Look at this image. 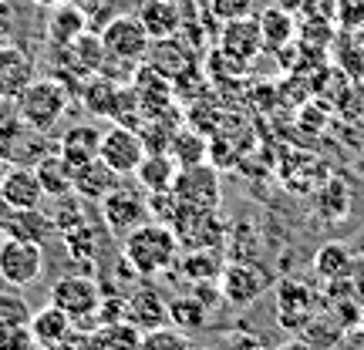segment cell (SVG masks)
<instances>
[{
  "label": "cell",
  "instance_id": "bcb514c9",
  "mask_svg": "<svg viewBox=\"0 0 364 350\" xmlns=\"http://www.w3.org/2000/svg\"><path fill=\"white\" fill-rule=\"evenodd\" d=\"M176 4H189V0H176Z\"/></svg>",
  "mask_w": 364,
  "mask_h": 350
},
{
  "label": "cell",
  "instance_id": "83f0119b",
  "mask_svg": "<svg viewBox=\"0 0 364 350\" xmlns=\"http://www.w3.org/2000/svg\"><path fill=\"white\" fill-rule=\"evenodd\" d=\"M41 185H44V195H54V199H65V195L75 192V172L68 169V162L58 152L54 155H44L34 165Z\"/></svg>",
  "mask_w": 364,
  "mask_h": 350
},
{
  "label": "cell",
  "instance_id": "d6986e66",
  "mask_svg": "<svg viewBox=\"0 0 364 350\" xmlns=\"http://www.w3.org/2000/svg\"><path fill=\"white\" fill-rule=\"evenodd\" d=\"M139 21H142L145 34L152 40L176 38L182 31V4H176V0H142Z\"/></svg>",
  "mask_w": 364,
  "mask_h": 350
},
{
  "label": "cell",
  "instance_id": "f1b7e54d",
  "mask_svg": "<svg viewBox=\"0 0 364 350\" xmlns=\"http://www.w3.org/2000/svg\"><path fill=\"white\" fill-rule=\"evenodd\" d=\"M65 51H71V58H75V67H78L81 75H88V78H95V75H102L105 61H108V54H105V44H102V34H91V31H85L71 48H65Z\"/></svg>",
  "mask_w": 364,
  "mask_h": 350
},
{
  "label": "cell",
  "instance_id": "6da1fadb",
  "mask_svg": "<svg viewBox=\"0 0 364 350\" xmlns=\"http://www.w3.org/2000/svg\"><path fill=\"white\" fill-rule=\"evenodd\" d=\"M179 236L166 222H142L132 233L122 236V256L132 273L139 276H159L179 263Z\"/></svg>",
  "mask_w": 364,
  "mask_h": 350
},
{
  "label": "cell",
  "instance_id": "ac0fdd59",
  "mask_svg": "<svg viewBox=\"0 0 364 350\" xmlns=\"http://www.w3.org/2000/svg\"><path fill=\"white\" fill-rule=\"evenodd\" d=\"M98 148H102V128H95V125H75V128H68V135L61 138L58 155L65 158L71 172H78V169H85L88 162L98 158Z\"/></svg>",
  "mask_w": 364,
  "mask_h": 350
},
{
  "label": "cell",
  "instance_id": "3957f363",
  "mask_svg": "<svg viewBox=\"0 0 364 350\" xmlns=\"http://www.w3.org/2000/svg\"><path fill=\"white\" fill-rule=\"evenodd\" d=\"M102 283L95 276H85V273H71V276H61L58 283L51 286V303L61 307V310L71 317L75 330L81 334H91L95 327H102L98 320V303H102Z\"/></svg>",
  "mask_w": 364,
  "mask_h": 350
},
{
  "label": "cell",
  "instance_id": "cb8c5ba5",
  "mask_svg": "<svg viewBox=\"0 0 364 350\" xmlns=\"http://www.w3.org/2000/svg\"><path fill=\"white\" fill-rule=\"evenodd\" d=\"M314 273L324 283H338V280H351L354 273V256L344 243H324L314 253Z\"/></svg>",
  "mask_w": 364,
  "mask_h": 350
},
{
  "label": "cell",
  "instance_id": "8fae6325",
  "mask_svg": "<svg viewBox=\"0 0 364 350\" xmlns=\"http://www.w3.org/2000/svg\"><path fill=\"white\" fill-rule=\"evenodd\" d=\"M314 313H317V293L307 283L284 280V283L277 286V320H280V327L300 334Z\"/></svg>",
  "mask_w": 364,
  "mask_h": 350
},
{
  "label": "cell",
  "instance_id": "7c38bea8",
  "mask_svg": "<svg viewBox=\"0 0 364 350\" xmlns=\"http://www.w3.org/2000/svg\"><path fill=\"white\" fill-rule=\"evenodd\" d=\"M263 51V34H260V21L253 17H240V21H230L223 24L220 31V54L233 65H250L257 54Z\"/></svg>",
  "mask_w": 364,
  "mask_h": 350
},
{
  "label": "cell",
  "instance_id": "7bdbcfd3",
  "mask_svg": "<svg viewBox=\"0 0 364 350\" xmlns=\"http://www.w3.org/2000/svg\"><path fill=\"white\" fill-rule=\"evenodd\" d=\"M277 350H317L314 344H307L304 337H294L290 344H284V347H277Z\"/></svg>",
  "mask_w": 364,
  "mask_h": 350
},
{
  "label": "cell",
  "instance_id": "b9f144b4",
  "mask_svg": "<svg viewBox=\"0 0 364 350\" xmlns=\"http://www.w3.org/2000/svg\"><path fill=\"white\" fill-rule=\"evenodd\" d=\"M233 350H267V344L260 337H240L233 344Z\"/></svg>",
  "mask_w": 364,
  "mask_h": 350
},
{
  "label": "cell",
  "instance_id": "ffe728a7",
  "mask_svg": "<svg viewBox=\"0 0 364 350\" xmlns=\"http://www.w3.org/2000/svg\"><path fill=\"white\" fill-rule=\"evenodd\" d=\"M27 327H31V334H34V340H38V347L61 344V340H68L71 334H75L71 317H68L61 307H54V303H48V307H41V310L31 313Z\"/></svg>",
  "mask_w": 364,
  "mask_h": 350
},
{
  "label": "cell",
  "instance_id": "4dcf8cb0",
  "mask_svg": "<svg viewBox=\"0 0 364 350\" xmlns=\"http://www.w3.org/2000/svg\"><path fill=\"white\" fill-rule=\"evenodd\" d=\"M11 212H14V219L4 222L7 236H21V239L41 243L44 236L51 233V222H48V216H44L41 209H11Z\"/></svg>",
  "mask_w": 364,
  "mask_h": 350
},
{
  "label": "cell",
  "instance_id": "5b68a950",
  "mask_svg": "<svg viewBox=\"0 0 364 350\" xmlns=\"http://www.w3.org/2000/svg\"><path fill=\"white\" fill-rule=\"evenodd\" d=\"M44 273V249L34 239H21V236H7L0 243V276L11 286L24 290V286L38 283Z\"/></svg>",
  "mask_w": 364,
  "mask_h": 350
},
{
  "label": "cell",
  "instance_id": "52a82bcc",
  "mask_svg": "<svg viewBox=\"0 0 364 350\" xmlns=\"http://www.w3.org/2000/svg\"><path fill=\"white\" fill-rule=\"evenodd\" d=\"M172 229L179 236L182 249H220L223 246V219L216 209H179V216L172 222Z\"/></svg>",
  "mask_w": 364,
  "mask_h": 350
},
{
  "label": "cell",
  "instance_id": "8992f818",
  "mask_svg": "<svg viewBox=\"0 0 364 350\" xmlns=\"http://www.w3.org/2000/svg\"><path fill=\"white\" fill-rule=\"evenodd\" d=\"M172 192L186 209H220L223 189H220V172L213 169L209 162L199 165H186L176 172Z\"/></svg>",
  "mask_w": 364,
  "mask_h": 350
},
{
  "label": "cell",
  "instance_id": "484cf974",
  "mask_svg": "<svg viewBox=\"0 0 364 350\" xmlns=\"http://www.w3.org/2000/svg\"><path fill=\"white\" fill-rule=\"evenodd\" d=\"M118 179H122V175H118L115 169H108L102 158H95L85 169L75 172V192L85 195V199H98V202H102L112 189H118Z\"/></svg>",
  "mask_w": 364,
  "mask_h": 350
},
{
  "label": "cell",
  "instance_id": "277c9868",
  "mask_svg": "<svg viewBox=\"0 0 364 350\" xmlns=\"http://www.w3.org/2000/svg\"><path fill=\"white\" fill-rule=\"evenodd\" d=\"M102 44H105L108 61H122V65L135 67L145 61L152 38L145 34L139 13H135V17H132V13H122V17H112V21L102 27Z\"/></svg>",
  "mask_w": 364,
  "mask_h": 350
},
{
  "label": "cell",
  "instance_id": "836d02e7",
  "mask_svg": "<svg viewBox=\"0 0 364 350\" xmlns=\"http://www.w3.org/2000/svg\"><path fill=\"white\" fill-rule=\"evenodd\" d=\"M139 350H193V344L186 337V330L162 324V327H156V330H142Z\"/></svg>",
  "mask_w": 364,
  "mask_h": 350
},
{
  "label": "cell",
  "instance_id": "9a60e30c",
  "mask_svg": "<svg viewBox=\"0 0 364 350\" xmlns=\"http://www.w3.org/2000/svg\"><path fill=\"white\" fill-rule=\"evenodd\" d=\"M145 65L152 67V71H159L162 78L176 81L179 75H186V71H193V54H189V48L179 40V34L176 38H159L149 44V54H145Z\"/></svg>",
  "mask_w": 364,
  "mask_h": 350
},
{
  "label": "cell",
  "instance_id": "e0dca14e",
  "mask_svg": "<svg viewBox=\"0 0 364 350\" xmlns=\"http://www.w3.org/2000/svg\"><path fill=\"white\" fill-rule=\"evenodd\" d=\"M125 320L139 330H156V327L169 324V303L162 300L159 290L142 286L132 297H125Z\"/></svg>",
  "mask_w": 364,
  "mask_h": 350
},
{
  "label": "cell",
  "instance_id": "e575fe53",
  "mask_svg": "<svg viewBox=\"0 0 364 350\" xmlns=\"http://www.w3.org/2000/svg\"><path fill=\"white\" fill-rule=\"evenodd\" d=\"M149 216H156V222H166V226H172L176 222V216H179L182 202L176 199V192L172 189H162V192H149Z\"/></svg>",
  "mask_w": 364,
  "mask_h": 350
},
{
  "label": "cell",
  "instance_id": "4316f807",
  "mask_svg": "<svg viewBox=\"0 0 364 350\" xmlns=\"http://www.w3.org/2000/svg\"><path fill=\"white\" fill-rule=\"evenodd\" d=\"M260 21V34H263V48H270V51H284L290 40L297 38V24H294V13L287 11V7H270V11H263Z\"/></svg>",
  "mask_w": 364,
  "mask_h": 350
},
{
  "label": "cell",
  "instance_id": "f546056e",
  "mask_svg": "<svg viewBox=\"0 0 364 350\" xmlns=\"http://www.w3.org/2000/svg\"><path fill=\"white\" fill-rule=\"evenodd\" d=\"M169 155L176 158V165H179V169L206 162V158H209V142H206V135H199V131H182V128H176V131H172V138H169Z\"/></svg>",
  "mask_w": 364,
  "mask_h": 350
},
{
  "label": "cell",
  "instance_id": "d590c367",
  "mask_svg": "<svg viewBox=\"0 0 364 350\" xmlns=\"http://www.w3.org/2000/svg\"><path fill=\"white\" fill-rule=\"evenodd\" d=\"M203 4H206L209 17H216L220 24H230V21L253 13V0H203Z\"/></svg>",
  "mask_w": 364,
  "mask_h": 350
},
{
  "label": "cell",
  "instance_id": "30bf717a",
  "mask_svg": "<svg viewBox=\"0 0 364 350\" xmlns=\"http://www.w3.org/2000/svg\"><path fill=\"white\" fill-rule=\"evenodd\" d=\"M102 216H105V226L122 239L125 233H132L135 226L149 222V202H145L139 192L132 189H112V192L102 199Z\"/></svg>",
  "mask_w": 364,
  "mask_h": 350
},
{
  "label": "cell",
  "instance_id": "ba28073f",
  "mask_svg": "<svg viewBox=\"0 0 364 350\" xmlns=\"http://www.w3.org/2000/svg\"><path fill=\"white\" fill-rule=\"evenodd\" d=\"M98 158H102L108 169H115L118 175H135L139 162L145 158V145H142L139 128H132V125H112L108 131H102Z\"/></svg>",
  "mask_w": 364,
  "mask_h": 350
},
{
  "label": "cell",
  "instance_id": "d6a6232c",
  "mask_svg": "<svg viewBox=\"0 0 364 350\" xmlns=\"http://www.w3.org/2000/svg\"><path fill=\"white\" fill-rule=\"evenodd\" d=\"M341 334H344V324L331 320V317H321V313H314L311 320L304 324V330H300V337L314 344L317 350H331L341 340Z\"/></svg>",
  "mask_w": 364,
  "mask_h": 350
},
{
  "label": "cell",
  "instance_id": "ab89813d",
  "mask_svg": "<svg viewBox=\"0 0 364 350\" xmlns=\"http://www.w3.org/2000/svg\"><path fill=\"white\" fill-rule=\"evenodd\" d=\"M14 27H17V11H14L11 0H0V44L11 40Z\"/></svg>",
  "mask_w": 364,
  "mask_h": 350
},
{
  "label": "cell",
  "instance_id": "74e56055",
  "mask_svg": "<svg viewBox=\"0 0 364 350\" xmlns=\"http://www.w3.org/2000/svg\"><path fill=\"white\" fill-rule=\"evenodd\" d=\"M31 320V307L24 297L17 293H4L0 290V324H27Z\"/></svg>",
  "mask_w": 364,
  "mask_h": 350
},
{
  "label": "cell",
  "instance_id": "ee69618b",
  "mask_svg": "<svg viewBox=\"0 0 364 350\" xmlns=\"http://www.w3.org/2000/svg\"><path fill=\"white\" fill-rule=\"evenodd\" d=\"M7 172H11V162H7V155H0V185L7 179Z\"/></svg>",
  "mask_w": 364,
  "mask_h": 350
},
{
  "label": "cell",
  "instance_id": "f6af8a7d",
  "mask_svg": "<svg viewBox=\"0 0 364 350\" xmlns=\"http://www.w3.org/2000/svg\"><path fill=\"white\" fill-rule=\"evenodd\" d=\"M31 4H38V7H54V4H61V0H31Z\"/></svg>",
  "mask_w": 364,
  "mask_h": 350
},
{
  "label": "cell",
  "instance_id": "603a6c76",
  "mask_svg": "<svg viewBox=\"0 0 364 350\" xmlns=\"http://www.w3.org/2000/svg\"><path fill=\"white\" fill-rule=\"evenodd\" d=\"M176 172H179V165H176V158L169 152H145V158L135 169V179L149 192H162V189H172Z\"/></svg>",
  "mask_w": 364,
  "mask_h": 350
},
{
  "label": "cell",
  "instance_id": "2e32d148",
  "mask_svg": "<svg viewBox=\"0 0 364 350\" xmlns=\"http://www.w3.org/2000/svg\"><path fill=\"white\" fill-rule=\"evenodd\" d=\"M48 11H51L48 13V40L54 48H71L88 31V13L81 11L75 0H61Z\"/></svg>",
  "mask_w": 364,
  "mask_h": 350
},
{
  "label": "cell",
  "instance_id": "8d00e7d4",
  "mask_svg": "<svg viewBox=\"0 0 364 350\" xmlns=\"http://www.w3.org/2000/svg\"><path fill=\"white\" fill-rule=\"evenodd\" d=\"M0 350H38L27 324H0Z\"/></svg>",
  "mask_w": 364,
  "mask_h": 350
},
{
  "label": "cell",
  "instance_id": "44dd1931",
  "mask_svg": "<svg viewBox=\"0 0 364 350\" xmlns=\"http://www.w3.org/2000/svg\"><path fill=\"white\" fill-rule=\"evenodd\" d=\"M176 266L189 283H220V273L226 263H223L220 249H182Z\"/></svg>",
  "mask_w": 364,
  "mask_h": 350
},
{
  "label": "cell",
  "instance_id": "4fadbf2b",
  "mask_svg": "<svg viewBox=\"0 0 364 350\" xmlns=\"http://www.w3.org/2000/svg\"><path fill=\"white\" fill-rule=\"evenodd\" d=\"M38 78L34 75V61L24 48L17 44H0V102H14L21 91Z\"/></svg>",
  "mask_w": 364,
  "mask_h": 350
},
{
  "label": "cell",
  "instance_id": "60d3db41",
  "mask_svg": "<svg viewBox=\"0 0 364 350\" xmlns=\"http://www.w3.org/2000/svg\"><path fill=\"white\" fill-rule=\"evenodd\" d=\"M41 350H85V334L81 330H75L68 340H61V344H51V347H41Z\"/></svg>",
  "mask_w": 364,
  "mask_h": 350
},
{
  "label": "cell",
  "instance_id": "1f68e13d",
  "mask_svg": "<svg viewBox=\"0 0 364 350\" xmlns=\"http://www.w3.org/2000/svg\"><path fill=\"white\" fill-rule=\"evenodd\" d=\"M209 320V307L199 297H179L169 303V324L179 330H203Z\"/></svg>",
  "mask_w": 364,
  "mask_h": 350
},
{
  "label": "cell",
  "instance_id": "5bb4252c",
  "mask_svg": "<svg viewBox=\"0 0 364 350\" xmlns=\"http://www.w3.org/2000/svg\"><path fill=\"white\" fill-rule=\"evenodd\" d=\"M0 202L7 209H41L44 185H41L38 172L24 169V165H11L7 179L0 185Z\"/></svg>",
  "mask_w": 364,
  "mask_h": 350
},
{
  "label": "cell",
  "instance_id": "9c48e42d",
  "mask_svg": "<svg viewBox=\"0 0 364 350\" xmlns=\"http://www.w3.org/2000/svg\"><path fill=\"white\" fill-rule=\"evenodd\" d=\"M220 293L236 310L253 307L267 293V273L253 263H226L220 273Z\"/></svg>",
  "mask_w": 364,
  "mask_h": 350
},
{
  "label": "cell",
  "instance_id": "d4e9b609",
  "mask_svg": "<svg viewBox=\"0 0 364 350\" xmlns=\"http://www.w3.org/2000/svg\"><path fill=\"white\" fill-rule=\"evenodd\" d=\"M314 206H317V216L324 222H344L351 216V189H348V182L341 179H327L317 195H314Z\"/></svg>",
  "mask_w": 364,
  "mask_h": 350
},
{
  "label": "cell",
  "instance_id": "7a4b0ae2",
  "mask_svg": "<svg viewBox=\"0 0 364 350\" xmlns=\"http://www.w3.org/2000/svg\"><path fill=\"white\" fill-rule=\"evenodd\" d=\"M14 102H17V115L27 128L48 135L68 111V88L58 78H34Z\"/></svg>",
  "mask_w": 364,
  "mask_h": 350
},
{
  "label": "cell",
  "instance_id": "f35d334b",
  "mask_svg": "<svg viewBox=\"0 0 364 350\" xmlns=\"http://www.w3.org/2000/svg\"><path fill=\"white\" fill-rule=\"evenodd\" d=\"M98 320H102V324L125 320V297H102V303H98Z\"/></svg>",
  "mask_w": 364,
  "mask_h": 350
},
{
  "label": "cell",
  "instance_id": "7402d4cb",
  "mask_svg": "<svg viewBox=\"0 0 364 350\" xmlns=\"http://www.w3.org/2000/svg\"><path fill=\"white\" fill-rule=\"evenodd\" d=\"M139 337H142V330L132 327L129 320L102 324L91 334H85V350H139Z\"/></svg>",
  "mask_w": 364,
  "mask_h": 350
}]
</instances>
